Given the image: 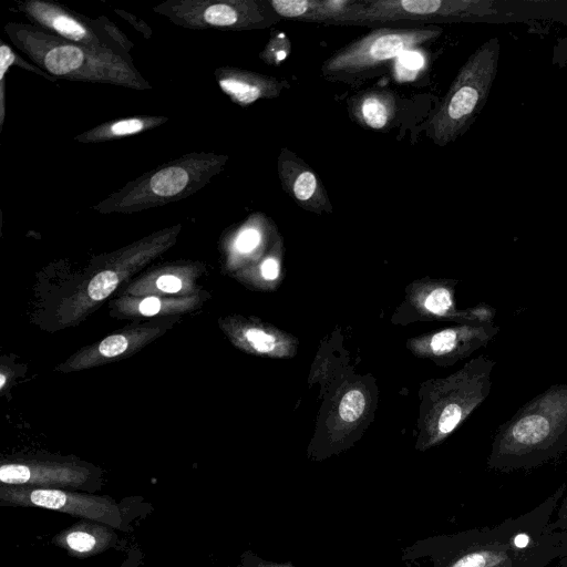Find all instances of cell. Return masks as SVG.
Returning a JSON list of instances; mask_svg holds the SVG:
<instances>
[{"mask_svg": "<svg viewBox=\"0 0 567 567\" xmlns=\"http://www.w3.org/2000/svg\"><path fill=\"white\" fill-rule=\"evenodd\" d=\"M127 339L122 334H114L105 338L100 347L99 351L106 358L116 357L123 353L127 349Z\"/></svg>", "mask_w": 567, "mask_h": 567, "instance_id": "26", "label": "cell"}, {"mask_svg": "<svg viewBox=\"0 0 567 567\" xmlns=\"http://www.w3.org/2000/svg\"><path fill=\"white\" fill-rule=\"evenodd\" d=\"M261 275L266 280H274L279 275L278 261L274 258L266 259L261 265Z\"/></svg>", "mask_w": 567, "mask_h": 567, "instance_id": "33", "label": "cell"}, {"mask_svg": "<svg viewBox=\"0 0 567 567\" xmlns=\"http://www.w3.org/2000/svg\"><path fill=\"white\" fill-rule=\"evenodd\" d=\"M246 338L248 342L260 352H268L275 348L274 337L259 329H248L246 331Z\"/></svg>", "mask_w": 567, "mask_h": 567, "instance_id": "28", "label": "cell"}, {"mask_svg": "<svg viewBox=\"0 0 567 567\" xmlns=\"http://www.w3.org/2000/svg\"><path fill=\"white\" fill-rule=\"evenodd\" d=\"M152 11L193 30H260L281 20L269 0H167Z\"/></svg>", "mask_w": 567, "mask_h": 567, "instance_id": "8", "label": "cell"}, {"mask_svg": "<svg viewBox=\"0 0 567 567\" xmlns=\"http://www.w3.org/2000/svg\"><path fill=\"white\" fill-rule=\"evenodd\" d=\"M269 3L281 19L340 25L361 7L362 0H269Z\"/></svg>", "mask_w": 567, "mask_h": 567, "instance_id": "15", "label": "cell"}, {"mask_svg": "<svg viewBox=\"0 0 567 567\" xmlns=\"http://www.w3.org/2000/svg\"><path fill=\"white\" fill-rule=\"evenodd\" d=\"M365 406V399L359 390L349 391L341 400L339 413L343 421L353 422L358 420Z\"/></svg>", "mask_w": 567, "mask_h": 567, "instance_id": "22", "label": "cell"}, {"mask_svg": "<svg viewBox=\"0 0 567 567\" xmlns=\"http://www.w3.org/2000/svg\"><path fill=\"white\" fill-rule=\"evenodd\" d=\"M6 377L3 374L0 375V388L4 385Z\"/></svg>", "mask_w": 567, "mask_h": 567, "instance_id": "36", "label": "cell"}, {"mask_svg": "<svg viewBox=\"0 0 567 567\" xmlns=\"http://www.w3.org/2000/svg\"><path fill=\"white\" fill-rule=\"evenodd\" d=\"M4 485L56 488L96 493L102 486L100 472L75 461L29 460L4 462L0 466Z\"/></svg>", "mask_w": 567, "mask_h": 567, "instance_id": "10", "label": "cell"}, {"mask_svg": "<svg viewBox=\"0 0 567 567\" xmlns=\"http://www.w3.org/2000/svg\"><path fill=\"white\" fill-rule=\"evenodd\" d=\"M251 220L247 223L238 233L235 247L239 252L248 254L256 249L261 241V231L259 226L262 224L264 216L260 214L252 215Z\"/></svg>", "mask_w": 567, "mask_h": 567, "instance_id": "18", "label": "cell"}, {"mask_svg": "<svg viewBox=\"0 0 567 567\" xmlns=\"http://www.w3.org/2000/svg\"><path fill=\"white\" fill-rule=\"evenodd\" d=\"M350 117L360 126L374 131L385 130L399 113V97L390 89H370L348 100Z\"/></svg>", "mask_w": 567, "mask_h": 567, "instance_id": "16", "label": "cell"}, {"mask_svg": "<svg viewBox=\"0 0 567 567\" xmlns=\"http://www.w3.org/2000/svg\"><path fill=\"white\" fill-rule=\"evenodd\" d=\"M496 38L477 48L458 70L443 100L426 124V135L437 146L462 136L485 105L497 73Z\"/></svg>", "mask_w": 567, "mask_h": 567, "instance_id": "5", "label": "cell"}, {"mask_svg": "<svg viewBox=\"0 0 567 567\" xmlns=\"http://www.w3.org/2000/svg\"><path fill=\"white\" fill-rule=\"evenodd\" d=\"M468 330L446 329L435 333L431 339L432 351L435 354H446L456 350L461 344V337L467 333Z\"/></svg>", "mask_w": 567, "mask_h": 567, "instance_id": "21", "label": "cell"}, {"mask_svg": "<svg viewBox=\"0 0 567 567\" xmlns=\"http://www.w3.org/2000/svg\"><path fill=\"white\" fill-rule=\"evenodd\" d=\"M289 52L290 41L285 33L280 32L269 39L259 58L266 64L278 65L289 55Z\"/></svg>", "mask_w": 567, "mask_h": 567, "instance_id": "19", "label": "cell"}, {"mask_svg": "<svg viewBox=\"0 0 567 567\" xmlns=\"http://www.w3.org/2000/svg\"><path fill=\"white\" fill-rule=\"evenodd\" d=\"M161 309V301L155 297L145 298L140 303V311L145 316L156 315Z\"/></svg>", "mask_w": 567, "mask_h": 567, "instance_id": "34", "label": "cell"}, {"mask_svg": "<svg viewBox=\"0 0 567 567\" xmlns=\"http://www.w3.org/2000/svg\"><path fill=\"white\" fill-rule=\"evenodd\" d=\"M554 567H567V555L558 559V563Z\"/></svg>", "mask_w": 567, "mask_h": 567, "instance_id": "35", "label": "cell"}, {"mask_svg": "<svg viewBox=\"0 0 567 567\" xmlns=\"http://www.w3.org/2000/svg\"><path fill=\"white\" fill-rule=\"evenodd\" d=\"M117 284V274L114 270H104L92 278L87 293L93 300H102L114 291Z\"/></svg>", "mask_w": 567, "mask_h": 567, "instance_id": "20", "label": "cell"}, {"mask_svg": "<svg viewBox=\"0 0 567 567\" xmlns=\"http://www.w3.org/2000/svg\"><path fill=\"white\" fill-rule=\"evenodd\" d=\"M121 537L111 525L92 519H80L56 533L51 543L73 558L84 559L111 548H120Z\"/></svg>", "mask_w": 567, "mask_h": 567, "instance_id": "14", "label": "cell"}, {"mask_svg": "<svg viewBox=\"0 0 567 567\" xmlns=\"http://www.w3.org/2000/svg\"><path fill=\"white\" fill-rule=\"evenodd\" d=\"M16 3L14 10L27 17L31 24L62 39L121 51L100 29L96 19L76 13L62 4L48 0H24Z\"/></svg>", "mask_w": 567, "mask_h": 567, "instance_id": "11", "label": "cell"}, {"mask_svg": "<svg viewBox=\"0 0 567 567\" xmlns=\"http://www.w3.org/2000/svg\"><path fill=\"white\" fill-rule=\"evenodd\" d=\"M164 115H137L109 121L74 136L79 143H102L143 133L165 124Z\"/></svg>", "mask_w": 567, "mask_h": 567, "instance_id": "17", "label": "cell"}, {"mask_svg": "<svg viewBox=\"0 0 567 567\" xmlns=\"http://www.w3.org/2000/svg\"><path fill=\"white\" fill-rule=\"evenodd\" d=\"M424 306L430 312L443 315L452 308V295L446 288H435L426 297Z\"/></svg>", "mask_w": 567, "mask_h": 567, "instance_id": "25", "label": "cell"}, {"mask_svg": "<svg viewBox=\"0 0 567 567\" xmlns=\"http://www.w3.org/2000/svg\"><path fill=\"white\" fill-rule=\"evenodd\" d=\"M278 178L284 192L301 208L330 214L332 203L318 174L299 156L281 148L277 159Z\"/></svg>", "mask_w": 567, "mask_h": 567, "instance_id": "12", "label": "cell"}, {"mask_svg": "<svg viewBox=\"0 0 567 567\" xmlns=\"http://www.w3.org/2000/svg\"><path fill=\"white\" fill-rule=\"evenodd\" d=\"M556 513V518L550 522V527L567 533V495L560 499Z\"/></svg>", "mask_w": 567, "mask_h": 567, "instance_id": "30", "label": "cell"}, {"mask_svg": "<svg viewBox=\"0 0 567 567\" xmlns=\"http://www.w3.org/2000/svg\"><path fill=\"white\" fill-rule=\"evenodd\" d=\"M143 561V551L136 545L128 548L125 558L121 563L120 567H141Z\"/></svg>", "mask_w": 567, "mask_h": 567, "instance_id": "32", "label": "cell"}, {"mask_svg": "<svg viewBox=\"0 0 567 567\" xmlns=\"http://www.w3.org/2000/svg\"><path fill=\"white\" fill-rule=\"evenodd\" d=\"M567 449V384H555L499 426L487 460L502 472L539 466Z\"/></svg>", "mask_w": 567, "mask_h": 567, "instance_id": "3", "label": "cell"}, {"mask_svg": "<svg viewBox=\"0 0 567 567\" xmlns=\"http://www.w3.org/2000/svg\"><path fill=\"white\" fill-rule=\"evenodd\" d=\"M228 156L192 152L126 183L92 206L99 213H135L186 198L206 186L225 167Z\"/></svg>", "mask_w": 567, "mask_h": 567, "instance_id": "4", "label": "cell"}, {"mask_svg": "<svg viewBox=\"0 0 567 567\" xmlns=\"http://www.w3.org/2000/svg\"><path fill=\"white\" fill-rule=\"evenodd\" d=\"M96 22L100 29L106 34V37L111 40V42L122 52L130 55V52L133 48V43L130 39L107 18L100 17L96 18Z\"/></svg>", "mask_w": 567, "mask_h": 567, "instance_id": "24", "label": "cell"}, {"mask_svg": "<svg viewBox=\"0 0 567 567\" xmlns=\"http://www.w3.org/2000/svg\"><path fill=\"white\" fill-rule=\"evenodd\" d=\"M565 489L563 483L530 511L495 526L417 539L401 558L432 567H548L567 555V533L550 527Z\"/></svg>", "mask_w": 567, "mask_h": 567, "instance_id": "1", "label": "cell"}, {"mask_svg": "<svg viewBox=\"0 0 567 567\" xmlns=\"http://www.w3.org/2000/svg\"><path fill=\"white\" fill-rule=\"evenodd\" d=\"M437 27H381L333 52L321 65L329 81L353 83L377 75L395 58L434 41Z\"/></svg>", "mask_w": 567, "mask_h": 567, "instance_id": "6", "label": "cell"}, {"mask_svg": "<svg viewBox=\"0 0 567 567\" xmlns=\"http://www.w3.org/2000/svg\"><path fill=\"white\" fill-rule=\"evenodd\" d=\"M156 286L164 292L173 293L182 288V281L175 276L165 275L156 280Z\"/></svg>", "mask_w": 567, "mask_h": 567, "instance_id": "31", "label": "cell"}, {"mask_svg": "<svg viewBox=\"0 0 567 567\" xmlns=\"http://www.w3.org/2000/svg\"><path fill=\"white\" fill-rule=\"evenodd\" d=\"M114 11L141 32L144 38L150 39L152 37V29L144 20L123 10L115 9Z\"/></svg>", "mask_w": 567, "mask_h": 567, "instance_id": "29", "label": "cell"}, {"mask_svg": "<svg viewBox=\"0 0 567 567\" xmlns=\"http://www.w3.org/2000/svg\"><path fill=\"white\" fill-rule=\"evenodd\" d=\"M491 2L478 0H362L340 25H382L399 21H474L492 13Z\"/></svg>", "mask_w": 567, "mask_h": 567, "instance_id": "9", "label": "cell"}, {"mask_svg": "<svg viewBox=\"0 0 567 567\" xmlns=\"http://www.w3.org/2000/svg\"><path fill=\"white\" fill-rule=\"evenodd\" d=\"M3 30L31 63L55 79L152 89L132 58L121 51L68 41L31 23L8 22Z\"/></svg>", "mask_w": 567, "mask_h": 567, "instance_id": "2", "label": "cell"}, {"mask_svg": "<svg viewBox=\"0 0 567 567\" xmlns=\"http://www.w3.org/2000/svg\"><path fill=\"white\" fill-rule=\"evenodd\" d=\"M0 506L49 509L80 519L102 522L123 533H131L133 524L152 511L151 504L140 496L117 502L111 496L89 492L4 484L0 486Z\"/></svg>", "mask_w": 567, "mask_h": 567, "instance_id": "7", "label": "cell"}, {"mask_svg": "<svg viewBox=\"0 0 567 567\" xmlns=\"http://www.w3.org/2000/svg\"><path fill=\"white\" fill-rule=\"evenodd\" d=\"M236 567H297L291 563H277L258 556L252 550H246L240 555Z\"/></svg>", "mask_w": 567, "mask_h": 567, "instance_id": "27", "label": "cell"}, {"mask_svg": "<svg viewBox=\"0 0 567 567\" xmlns=\"http://www.w3.org/2000/svg\"><path fill=\"white\" fill-rule=\"evenodd\" d=\"M16 52L7 43L1 41L0 45V125L2 127L6 115V75L13 66Z\"/></svg>", "mask_w": 567, "mask_h": 567, "instance_id": "23", "label": "cell"}, {"mask_svg": "<svg viewBox=\"0 0 567 567\" xmlns=\"http://www.w3.org/2000/svg\"><path fill=\"white\" fill-rule=\"evenodd\" d=\"M214 75L219 89L241 107L259 100L276 99L289 87L282 79L233 66L217 68Z\"/></svg>", "mask_w": 567, "mask_h": 567, "instance_id": "13", "label": "cell"}]
</instances>
